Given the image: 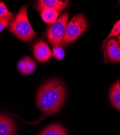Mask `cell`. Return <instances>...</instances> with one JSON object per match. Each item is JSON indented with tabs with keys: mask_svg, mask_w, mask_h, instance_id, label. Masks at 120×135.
<instances>
[{
	"mask_svg": "<svg viewBox=\"0 0 120 135\" xmlns=\"http://www.w3.org/2000/svg\"><path fill=\"white\" fill-rule=\"evenodd\" d=\"M66 96V89L60 80L47 81L40 88L36 102L38 108L43 112V117L53 115L63 105Z\"/></svg>",
	"mask_w": 120,
	"mask_h": 135,
	"instance_id": "6da1fadb",
	"label": "cell"
},
{
	"mask_svg": "<svg viewBox=\"0 0 120 135\" xmlns=\"http://www.w3.org/2000/svg\"><path fill=\"white\" fill-rule=\"evenodd\" d=\"M9 26L10 30L16 36L25 42L31 41L36 35L29 21L26 6L20 9Z\"/></svg>",
	"mask_w": 120,
	"mask_h": 135,
	"instance_id": "7a4b0ae2",
	"label": "cell"
},
{
	"mask_svg": "<svg viewBox=\"0 0 120 135\" xmlns=\"http://www.w3.org/2000/svg\"><path fill=\"white\" fill-rule=\"evenodd\" d=\"M88 26V22L83 15H75L67 24L62 46H65L75 41L83 34Z\"/></svg>",
	"mask_w": 120,
	"mask_h": 135,
	"instance_id": "3957f363",
	"label": "cell"
},
{
	"mask_svg": "<svg viewBox=\"0 0 120 135\" xmlns=\"http://www.w3.org/2000/svg\"><path fill=\"white\" fill-rule=\"evenodd\" d=\"M68 18V12H65L49 28L47 37L51 44L54 47L60 46L62 43L66 30Z\"/></svg>",
	"mask_w": 120,
	"mask_h": 135,
	"instance_id": "277c9868",
	"label": "cell"
},
{
	"mask_svg": "<svg viewBox=\"0 0 120 135\" xmlns=\"http://www.w3.org/2000/svg\"><path fill=\"white\" fill-rule=\"evenodd\" d=\"M68 1L60 0H40L37 1L36 9L40 12L43 9H50L56 10L60 14L68 6Z\"/></svg>",
	"mask_w": 120,
	"mask_h": 135,
	"instance_id": "5b68a950",
	"label": "cell"
},
{
	"mask_svg": "<svg viewBox=\"0 0 120 135\" xmlns=\"http://www.w3.org/2000/svg\"><path fill=\"white\" fill-rule=\"evenodd\" d=\"M34 54L36 59L40 62L48 61L51 56V52L47 44L43 41L36 42L33 48Z\"/></svg>",
	"mask_w": 120,
	"mask_h": 135,
	"instance_id": "8992f818",
	"label": "cell"
},
{
	"mask_svg": "<svg viewBox=\"0 0 120 135\" xmlns=\"http://www.w3.org/2000/svg\"><path fill=\"white\" fill-rule=\"evenodd\" d=\"M15 133L16 126L13 119L0 114V135H15Z\"/></svg>",
	"mask_w": 120,
	"mask_h": 135,
	"instance_id": "52a82bcc",
	"label": "cell"
},
{
	"mask_svg": "<svg viewBox=\"0 0 120 135\" xmlns=\"http://www.w3.org/2000/svg\"><path fill=\"white\" fill-rule=\"evenodd\" d=\"M107 57L113 62H120V46L115 38L108 41L105 47Z\"/></svg>",
	"mask_w": 120,
	"mask_h": 135,
	"instance_id": "ba28073f",
	"label": "cell"
},
{
	"mask_svg": "<svg viewBox=\"0 0 120 135\" xmlns=\"http://www.w3.org/2000/svg\"><path fill=\"white\" fill-rule=\"evenodd\" d=\"M39 135H67V132L60 124L54 123L45 128Z\"/></svg>",
	"mask_w": 120,
	"mask_h": 135,
	"instance_id": "9c48e42d",
	"label": "cell"
},
{
	"mask_svg": "<svg viewBox=\"0 0 120 135\" xmlns=\"http://www.w3.org/2000/svg\"><path fill=\"white\" fill-rule=\"evenodd\" d=\"M109 99L112 105L120 112V86L118 81L111 88Z\"/></svg>",
	"mask_w": 120,
	"mask_h": 135,
	"instance_id": "30bf717a",
	"label": "cell"
},
{
	"mask_svg": "<svg viewBox=\"0 0 120 135\" xmlns=\"http://www.w3.org/2000/svg\"><path fill=\"white\" fill-rule=\"evenodd\" d=\"M40 13L42 20L49 24L55 23L60 14L56 10L50 9H43L41 10Z\"/></svg>",
	"mask_w": 120,
	"mask_h": 135,
	"instance_id": "8fae6325",
	"label": "cell"
},
{
	"mask_svg": "<svg viewBox=\"0 0 120 135\" xmlns=\"http://www.w3.org/2000/svg\"><path fill=\"white\" fill-rule=\"evenodd\" d=\"M24 59L25 60V67L21 74L28 75L33 73L36 68L35 63L29 57H25Z\"/></svg>",
	"mask_w": 120,
	"mask_h": 135,
	"instance_id": "7c38bea8",
	"label": "cell"
},
{
	"mask_svg": "<svg viewBox=\"0 0 120 135\" xmlns=\"http://www.w3.org/2000/svg\"><path fill=\"white\" fill-rule=\"evenodd\" d=\"M14 18L13 14L12 15H7L0 18V32H2L10 23L13 21Z\"/></svg>",
	"mask_w": 120,
	"mask_h": 135,
	"instance_id": "4fadbf2b",
	"label": "cell"
},
{
	"mask_svg": "<svg viewBox=\"0 0 120 135\" xmlns=\"http://www.w3.org/2000/svg\"><path fill=\"white\" fill-rule=\"evenodd\" d=\"M52 54L54 57L58 60H62L65 56L64 51L60 46L57 47H54Z\"/></svg>",
	"mask_w": 120,
	"mask_h": 135,
	"instance_id": "5bb4252c",
	"label": "cell"
},
{
	"mask_svg": "<svg viewBox=\"0 0 120 135\" xmlns=\"http://www.w3.org/2000/svg\"><path fill=\"white\" fill-rule=\"evenodd\" d=\"M12 14V13L9 12L7 9L5 3L2 1H0V18Z\"/></svg>",
	"mask_w": 120,
	"mask_h": 135,
	"instance_id": "9a60e30c",
	"label": "cell"
},
{
	"mask_svg": "<svg viewBox=\"0 0 120 135\" xmlns=\"http://www.w3.org/2000/svg\"><path fill=\"white\" fill-rule=\"evenodd\" d=\"M115 25L116 26L118 29L120 31V20L119 21H118Z\"/></svg>",
	"mask_w": 120,
	"mask_h": 135,
	"instance_id": "2e32d148",
	"label": "cell"
},
{
	"mask_svg": "<svg viewBox=\"0 0 120 135\" xmlns=\"http://www.w3.org/2000/svg\"><path fill=\"white\" fill-rule=\"evenodd\" d=\"M117 43H118V44H119V45H120V33H119V35L117 36Z\"/></svg>",
	"mask_w": 120,
	"mask_h": 135,
	"instance_id": "e0dca14e",
	"label": "cell"
},
{
	"mask_svg": "<svg viewBox=\"0 0 120 135\" xmlns=\"http://www.w3.org/2000/svg\"><path fill=\"white\" fill-rule=\"evenodd\" d=\"M118 81H119V86H120V80Z\"/></svg>",
	"mask_w": 120,
	"mask_h": 135,
	"instance_id": "ac0fdd59",
	"label": "cell"
}]
</instances>
